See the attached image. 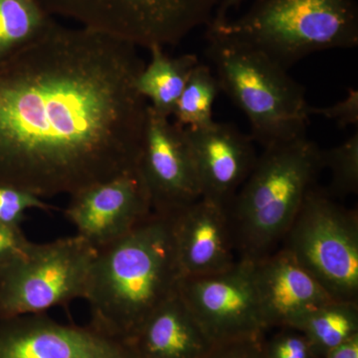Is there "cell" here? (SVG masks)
I'll return each mask as SVG.
<instances>
[{"mask_svg": "<svg viewBox=\"0 0 358 358\" xmlns=\"http://www.w3.org/2000/svg\"><path fill=\"white\" fill-rule=\"evenodd\" d=\"M145 65L129 42L56 21L0 61V185L71 196L138 169Z\"/></svg>", "mask_w": 358, "mask_h": 358, "instance_id": "obj_1", "label": "cell"}, {"mask_svg": "<svg viewBox=\"0 0 358 358\" xmlns=\"http://www.w3.org/2000/svg\"><path fill=\"white\" fill-rule=\"evenodd\" d=\"M181 278L173 218L152 212L121 239L96 250L83 299L90 326L127 345L178 292Z\"/></svg>", "mask_w": 358, "mask_h": 358, "instance_id": "obj_2", "label": "cell"}, {"mask_svg": "<svg viewBox=\"0 0 358 358\" xmlns=\"http://www.w3.org/2000/svg\"><path fill=\"white\" fill-rule=\"evenodd\" d=\"M322 169V150L307 134L264 148L227 208L239 260L275 252Z\"/></svg>", "mask_w": 358, "mask_h": 358, "instance_id": "obj_3", "label": "cell"}, {"mask_svg": "<svg viewBox=\"0 0 358 358\" xmlns=\"http://www.w3.org/2000/svg\"><path fill=\"white\" fill-rule=\"evenodd\" d=\"M207 31L253 47L289 70L317 52L358 45L355 0H256L236 18Z\"/></svg>", "mask_w": 358, "mask_h": 358, "instance_id": "obj_4", "label": "cell"}, {"mask_svg": "<svg viewBox=\"0 0 358 358\" xmlns=\"http://www.w3.org/2000/svg\"><path fill=\"white\" fill-rule=\"evenodd\" d=\"M206 37L221 92L246 115L254 143L265 148L307 134L310 106L288 70L236 40L208 31Z\"/></svg>", "mask_w": 358, "mask_h": 358, "instance_id": "obj_5", "label": "cell"}, {"mask_svg": "<svg viewBox=\"0 0 358 358\" xmlns=\"http://www.w3.org/2000/svg\"><path fill=\"white\" fill-rule=\"evenodd\" d=\"M282 247L334 301H358V213L313 187Z\"/></svg>", "mask_w": 358, "mask_h": 358, "instance_id": "obj_6", "label": "cell"}, {"mask_svg": "<svg viewBox=\"0 0 358 358\" xmlns=\"http://www.w3.org/2000/svg\"><path fill=\"white\" fill-rule=\"evenodd\" d=\"M50 15L77 21L134 46L178 45L208 26L221 0H39Z\"/></svg>", "mask_w": 358, "mask_h": 358, "instance_id": "obj_7", "label": "cell"}, {"mask_svg": "<svg viewBox=\"0 0 358 358\" xmlns=\"http://www.w3.org/2000/svg\"><path fill=\"white\" fill-rule=\"evenodd\" d=\"M96 251L77 235L32 243L0 274V320L45 313L84 299Z\"/></svg>", "mask_w": 358, "mask_h": 358, "instance_id": "obj_8", "label": "cell"}, {"mask_svg": "<svg viewBox=\"0 0 358 358\" xmlns=\"http://www.w3.org/2000/svg\"><path fill=\"white\" fill-rule=\"evenodd\" d=\"M178 293L213 345L262 339L268 329L250 261L219 274L182 277Z\"/></svg>", "mask_w": 358, "mask_h": 358, "instance_id": "obj_9", "label": "cell"}, {"mask_svg": "<svg viewBox=\"0 0 358 358\" xmlns=\"http://www.w3.org/2000/svg\"><path fill=\"white\" fill-rule=\"evenodd\" d=\"M138 169L155 213L171 215L201 199L186 129L150 105Z\"/></svg>", "mask_w": 358, "mask_h": 358, "instance_id": "obj_10", "label": "cell"}, {"mask_svg": "<svg viewBox=\"0 0 358 358\" xmlns=\"http://www.w3.org/2000/svg\"><path fill=\"white\" fill-rule=\"evenodd\" d=\"M66 219L93 248L114 243L152 213L138 169L96 183L71 195Z\"/></svg>", "mask_w": 358, "mask_h": 358, "instance_id": "obj_11", "label": "cell"}, {"mask_svg": "<svg viewBox=\"0 0 358 358\" xmlns=\"http://www.w3.org/2000/svg\"><path fill=\"white\" fill-rule=\"evenodd\" d=\"M0 358H134L128 345L93 327L64 324L45 313L0 320Z\"/></svg>", "mask_w": 358, "mask_h": 358, "instance_id": "obj_12", "label": "cell"}, {"mask_svg": "<svg viewBox=\"0 0 358 358\" xmlns=\"http://www.w3.org/2000/svg\"><path fill=\"white\" fill-rule=\"evenodd\" d=\"M185 129L202 199L228 208L258 159L254 141L228 122Z\"/></svg>", "mask_w": 358, "mask_h": 358, "instance_id": "obj_13", "label": "cell"}, {"mask_svg": "<svg viewBox=\"0 0 358 358\" xmlns=\"http://www.w3.org/2000/svg\"><path fill=\"white\" fill-rule=\"evenodd\" d=\"M171 215L182 277L219 274L238 262L227 208L201 197Z\"/></svg>", "mask_w": 358, "mask_h": 358, "instance_id": "obj_14", "label": "cell"}, {"mask_svg": "<svg viewBox=\"0 0 358 358\" xmlns=\"http://www.w3.org/2000/svg\"><path fill=\"white\" fill-rule=\"evenodd\" d=\"M252 263L254 281L268 329L289 327L308 310L334 301L284 248Z\"/></svg>", "mask_w": 358, "mask_h": 358, "instance_id": "obj_15", "label": "cell"}, {"mask_svg": "<svg viewBox=\"0 0 358 358\" xmlns=\"http://www.w3.org/2000/svg\"><path fill=\"white\" fill-rule=\"evenodd\" d=\"M127 345L134 358H201L214 345L178 289L145 320Z\"/></svg>", "mask_w": 358, "mask_h": 358, "instance_id": "obj_16", "label": "cell"}, {"mask_svg": "<svg viewBox=\"0 0 358 358\" xmlns=\"http://www.w3.org/2000/svg\"><path fill=\"white\" fill-rule=\"evenodd\" d=\"M148 51L150 60L138 75L136 88L152 110L171 117L186 82L193 68L199 64V59L195 54L171 57L162 46L152 47Z\"/></svg>", "mask_w": 358, "mask_h": 358, "instance_id": "obj_17", "label": "cell"}, {"mask_svg": "<svg viewBox=\"0 0 358 358\" xmlns=\"http://www.w3.org/2000/svg\"><path fill=\"white\" fill-rule=\"evenodd\" d=\"M289 327L305 334L317 357L324 358L358 336V301H329L308 310Z\"/></svg>", "mask_w": 358, "mask_h": 358, "instance_id": "obj_18", "label": "cell"}, {"mask_svg": "<svg viewBox=\"0 0 358 358\" xmlns=\"http://www.w3.org/2000/svg\"><path fill=\"white\" fill-rule=\"evenodd\" d=\"M54 22L39 0H0V61L38 38Z\"/></svg>", "mask_w": 358, "mask_h": 358, "instance_id": "obj_19", "label": "cell"}, {"mask_svg": "<svg viewBox=\"0 0 358 358\" xmlns=\"http://www.w3.org/2000/svg\"><path fill=\"white\" fill-rule=\"evenodd\" d=\"M221 93L216 75L209 66L199 63L193 68L179 96L173 117L181 128L202 129L213 124V106Z\"/></svg>", "mask_w": 358, "mask_h": 358, "instance_id": "obj_20", "label": "cell"}, {"mask_svg": "<svg viewBox=\"0 0 358 358\" xmlns=\"http://www.w3.org/2000/svg\"><path fill=\"white\" fill-rule=\"evenodd\" d=\"M324 169L331 173L327 192L333 196L345 197L358 192V131L339 145L322 150Z\"/></svg>", "mask_w": 358, "mask_h": 358, "instance_id": "obj_21", "label": "cell"}, {"mask_svg": "<svg viewBox=\"0 0 358 358\" xmlns=\"http://www.w3.org/2000/svg\"><path fill=\"white\" fill-rule=\"evenodd\" d=\"M32 209L50 211L52 206L32 193L13 186L0 185V224L21 226L26 212Z\"/></svg>", "mask_w": 358, "mask_h": 358, "instance_id": "obj_22", "label": "cell"}, {"mask_svg": "<svg viewBox=\"0 0 358 358\" xmlns=\"http://www.w3.org/2000/svg\"><path fill=\"white\" fill-rule=\"evenodd\" d=\"M268 341H264L267 358H320L307 336L291 327H282Z\"/></svg>", "mask_w": 358, "mask_h": 358, "instance_id": "obj_23", "label": "cell"}, {"mask_svg": "<svg viewBox=\"0 0 358 358\" xmlns=\"http://www.w3.org/2000/svg\"><path fill=\"white\" fill-rule=\"evenodd\" d=\"M31 244L20 226L0 224V274L20 260Z\"/></svg>", "mask_w": 358, "mask_h": 358, "instance_id": "obj_24", "label": "cell"}, {"mask_svg": "<svg viewBox=\"0 0 358 358\" xmlns=\"http://www.w3.org/2000/svg\"><path fill=\"white\" fill-rule=\"evenodd\" d=\"M310 115H322L331 120L339 129H345L350 126L358 127L357 90H348V95L345 99L329 107L313 108L310 106Z\"/></svg>", "mask_w": 358, "mask_h": 358, "instance_id": "obj_25", "label": "cell"}, {"mask_svg": "<svg viewBox=\"0 0 358 358\" xmlns=\"http://www.w3.org/2000/svg\"><path fill=\"white\" fill-rule=\"evenodd\" d=\"M263 343L264 338L217 343L201 358H267Z\"/></svg>", "mask_w": 358, "mask_h": 358, "instance_id": "obj_26", "label": "cell"}, {"mask_svg": "<svg viewBox=\"0 0 358 358\" xmlns=\"http://www.w3.org/2000/svg\"><path fill=\"white\" fill-rule=\"evenodd\" d=\"M324 358H358V336L338 346Z\"/></svg>", "mask_w": 358, "mask_h": 358, "instance_id": "obj_27", "label": "cell"}, {"mask_svg": "<svg viewBox=\"0 0 358 358\" xmlns=\"http://www.w3.org/2000/svg\"><path fill=\"white\" fill-rule=\"evenodd\" d=\"M244 1L245 0H221L211 23H218L227 20L228 13L231 10L239 8Z\"/></svg>", "mask_w": 358, "mask_h": 358, "instance_id": "obj_28", "label": "cell"}]
</instances>
